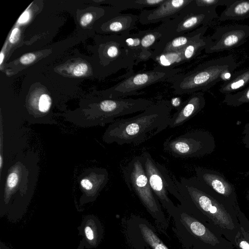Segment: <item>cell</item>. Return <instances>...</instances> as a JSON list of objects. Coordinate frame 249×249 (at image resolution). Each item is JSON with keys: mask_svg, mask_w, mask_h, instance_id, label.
Here are the masks:
<instances>
[{"mask_svg": "<svg viewBox=\"0 0 249 249\" xmlns=\"http://www.w3.org/2000/svg\"><path fill=\"white\" fill-rule=\"evenodd\" d=\"M248 198H249V196Z\"/></svg>", "mask_w": 249, "mask_h": 249, "instance_id": "e575fe53", "label": "cell"}, {"mask_svg": "<svg viewBox=\"0 0 249 249\" xmlns=\"http://www.w3.org/2000/svg\"><path fill=\"white\" fill-rule=\"evenodd\" d=\"M234 0H195L196 5L201 8L216 9L218 6H228Z\"/></svg>", "mask_w": 249, "mask_h": 249, "instance_id": "603a6c76", "label": "cell"}, {"mask_svg": "<svg viewBox=\"0 0 249 249\" xmlns=\"http://www.w3.org/2000/svg\"><path fill=\"white\" fill-rule=\"evenodd\" d=\"M196 171L197 178L222 196L225 203L236 210L239 208L235 202V198L232 195V188L228 182L217 175L205 172L202 169H197Z\"/></svg>", "mask_w": 249, "mask_h": 249, "instance_id": "5bb4252c", "label": "cell"}, {"mask_svg": "<svg viewBox=\"0 0 249 249\" xmlns=\"http://www.w3.org/2000/svg\"><path fill=\"white\" fill-rule=\"evenodd\" d=\"M88 69V67L86 63H79L73 68L72 73L76 76H81L87 72Z\"/></svg>", "mask_w": 249, "mask_h": 249, "instance_id": "484cf974", "label": "cell"}, {"mask_svg": "<svg viewBox=\"0 0 249 249\" xmlns=\"http://www.w3.org/2000/svg\"><path fill=\"white\" fill-rule=\"evenodd\" d=\"M210 37L212 41L204 50L206 53L229 50L246 43L249 37V25L235 24L219 27Z\"/></svg>", "mask_w": 249, "mask_h": 249, "instance_id": "9c48e42d", "label": "cell"}, {"mask_svg": "<svg viewBox=\"0 0 249 249\" xmlns=\"http://www.w3.org/2000/svg\"><path fill=\"white\" fill-rule=\"evenodd\" d=\"M171 109L169 103L161 101L136 116L118 120L108 131V140L120 145L143 142L168 126Z\"/></svg>", "mask_w": 249, "mask_h": 249, "instance_id": "7a4b0ae2", "label": "cell"}, {"mask_svg": "<svg viewBox=\"0 0 249 249\" xmlns=\"http://www.w3.org/2000/svg\"><path fill=\"white\" fill-rule=\"evenodd\" d=\"M237 66L231 54L210 60L187 72L177 75L172 81L171 88L178 94L206 91L223 80Z\"/></svg>", "mask_w": 249, "mask_h": 249, "instance_id": "3957f363", "label": "cell"}, {"mask_svg": "<svg viewBox=\"0 0 249 249\" xmlns=\"http://www.w3.org/2000/svg\"><path fill=\"white\" fill-rule=\"evenodd\" d=\"M141 157L150 187L162 205L168 209L174 207L168 197L169 192L179 200H184L177 189L174 180L165 167L156 161L147 151L143 152Z\"/></svg>", "mask_w": 249, "mask_h": 249, "instance_id": "5b68a950", "label": "cell"}, {"mask_svg": "<svg viewBox=\"0 0 249 249\" xmlns=\"http://www.w3.org/2000/svg\"><path fill=\"white\" fill-rule=\"evenodd\" d=\"M217 18L218 15L216 9L198 7L196 5L195 0H193L176 17L162 22L158 27L162 34L160 41L168 40L193 31L206 26Z\"/></svg>", "mask_w": 249, "mask_h": 249, "instance_id": "277c9868", "label": "cell"}, {"mask_svg": "<svg viewBox=\"0 0 249 249\" xmlns=\"http://www.w3.org/2000/svg\"><path fill=\"white\" fill-rule=\"evenodd\" d=\"M237 216L240 230L235 239L234 248L235 249H249V220L240 209Z\"/></svg>", "mask_w": 249, "mask_h": 249, "instance_id": "e0dca14e", "label": "cell"}, {"mask_svg": "<svg viewBox=\"0 0 249 249\" xmlns=\"http://www.w3.org/2000/svg\"><path fill=\"white\" fill-rule=\"evenodd\" d=\"M182 71L180 68L157 67L152 70L131 74L114 86L110 95L115 98H125L152 84L172 81Z\"/></svg>", "mask_w": 249, "mask_h": 249, "instance_id": "8992f818", "label": "cell"}, {"mask_svg": "<svg viewBox=\"0 0 249 249\" xmlns=\"http://www.w3.org/2000/svg\"><path fill=\"white\" fill-rule=\"evenodd\" d=\"M36 58L35 54L33 53H27L20 58V62L24 65L32 63Z\"/></svg>", "mask_w": 249, "mask_h": 249, "instance_id": "83f0119b", "label": "cell"}, {"mask_svg": "<svg viewBox=\"0 0 249 249\" xmlns=\"http://www.w3.org/2000/svg\"><path fill=\"white\" fill-rule=\"evenodd\" d=\"M218 18L220 21L240 20L249 18V0H234L226 6Z\"/></svg>", "mask_w": 249, "mask_h": 249, "instance_id": "9a60e30c", "label": "cell"}, {"mask_svg": "<svg viewBox=\"0 0 249 249\" xmlns=\"http://www.w3.org/2000/svg\"><path fill=\"white\" fill-rule=\"evenodd\" d=\"M4 58V54L2 52L0 53V65H1L2 63L3 60Z\"/></svg>", "mask_w": 249, "mask_h": 249, "instance_id": "d6a6232c", "label": "cell"}, {"mask_svg": "<svg viewBox=\"0 0 249 249\" xmlns=\"http://www.w3.org/2000/svg\"><path fill=\"white\" fill-rule=\"evenodd\" d=\"M20 32L18 28H14L10 36L9 40L11 43H16L19 39L20 37Z\"/></svg>", "mask_w": 249, "mask_h": 249, "instance_id": "f1b7e54d", "label": "cell"}, {"mask_svg": "<svg viewBox=\"0 0 249 249\" xmlns=\"http://www.w3.org/2000/svg\"><path fill=\"white\" fill-rule=\"evenodd\" d=\"M223 103L233 106L249 103V86L234 94H226Z\"/></svg>", "mask_w": 249, "mask_h": 249, "instance_id": "7402d4cb", "label": "cell"}, {"mask_svg": "<svg viewBox=\"0 0 249 249\" xmlns=\"http://www.w3.org/2000/svg\"><path fill=\"white\" fill-rule=\"evenodd\" d=\"M124 177L127 187L132 190L151 213L157 214L160 207L149 185L141 156L134 157L124 168Z\"/></svg>", "mask_w": 249, "mask_h": 249, "instance_id": "52a82bcc", "label": "cell"}, {"mask_svg": "<svg viewBox=\"0 0 249 249\" xmlns=\"http://www.w3.org/2000/svg\"><path fill=\"white\" fill-rule=\"evenodd\" d=\"M81 185L82 187L87 190H90L93 187V184L91 181L86 178H84L81 180Z\"/></svg>", "mask_w": 249, "mask_h": 249, "instance_id": "4dcf8cb0", "label": "cell"}, {"mask_svg": "<svg viewBox=\"0 0 249 249\" xmlns=\"http://www.w3.org/2000/svg\"><path fill=\"white\" fill-rule=\"evenodd\" d=\"M205 104V100L202 92H197L192 94L177 112L171 116L168 126L174 128L181 125L199 112Z\"/></svg>", "mask_w": 249, "mask_h": 249, "instance_id": "4fadbf2b", "label": "cell"}, {"mask_svg": "<svg viewBox=\"0 0 249 249\" xmlns=\"http://www.w3.org/2000/svg\"><path fill=\"white\" fill-rule=\"evenodd\" d=\"M193 0H165L154 9L144 10L139 16V21L142 24L165 22L176 17Z\"/></svg>", "mask_w": 249, "mask_h": 249, "instance_id": "8fae6325", "label": "cell"}, {"mask_svg": "<svg viewBox=\"0 0 249 249\" xmlns=\"http://www.w3.org/2000/svg\"><path fill=\"white\" fill-rule=\"evenodd\" d=\"M165 0H116L112 4L116 9L122 11L131 9H142L146 7L158 6Z\"/></svg>", "mask_w": 249, "mask_h": 249, "instance_id": "d6986e66", "label": "cell"}, {"mask_svg": "<svg viewBox=\"0 0 249 249\" xmlns=\"http://www.w3.org/2000/svg\"><path fill=\"white\" fill-rule=\"evenodd\" d=\"M181 217L203 249H234L232 244L209 222L199 221L185 213H182Z\"/></svg>", "mask_w": 249, "mask_h": 249, "instance_id": "ba28073f", "label": "cell"}, {"mask_svg": "<svg viewBox=\"0 0 249 249\" xmlns=\"http://www.w3.org/2000/svg\"><path fill=\"white\" fill-rule=\"evenodd\" d=\"M84 233L89 243L91 245H95L97 238L96 228L94 221L89 220L84 227Z\"/></svg>", "mask_w": 249, "mask_h": 249, "instance_id": "cb8c5ba5", "label": "cell"}, {"mask_svg": "<svg viewBox=\"0 0 249 249\" xmlns=\"http://www.w3.org/2000/svg\"><path fill=\"white\" fill-rule=\"evenodd\" d=\"M201 134L188 132L177 137L167 139L163 144L164 151L178 158L196 157L204 151V142Z\"/></svg>", "mask_w": 249, "mask_h": 249, "instance_id": "30bf717a", "label": "cell"}, {"mask_svg": "<svg viewBox=\"0 0 249 249\" xmlns=\"http://www.w3.org/2000/svg\"><path fill=\"white\" fill-rule=\"evenodd\" d=\"M249 84V68L241 70L232 74L221 85L219 91L229 94L242 89Z\"/></svg>", "mask_w": 249, "mask_h": 249, "instance_id": "2e32d148", "label": "cell"}, {"mask_svg": "<svg viewBox=\"0 0 249 249\" xmlns=\"http://www.w3.org/2000/svg\"><path fill=\"white\" fill-rule=\"evenodd\" d=\"M18 177L15 172L9 174L7 179V185L10 189H13L18 184Z\"/></svg>", "mask_w": 249, "mask_h": 249, "instance_id": "4316f807", "label": "cell"}, {"mask_svg": "<svg viewBox=\"0 0 249 249\" xmlns=\"http://www.w3.org/2000/svg\"><path fill=\"white\" fill-rule=\"evenodd\" d=\"M208 27L201 26L193 31L179 36L168 40L159 41L152 49L151 58L164 53L179 52L190 43L204 36Z\"/></svg>", "mask_w": 249, "mask_h": 249, "instance_id": "7c38bea8", "label": "cell"}, {"mask_svg": "<svg viewBox=\"0 0 249 249\" xmlns=\"http://www.w3.org/2000/svg\"><path fill=\"white\" fill-rule=\"evenodd\" d=\"M29 18V14L28 11H25L18 19V22L19 23H23L26 22Z\"/></svg>", "mask_w": 249, "mask_h": 249, "instance_id": "1f68e13d", "label": "cell"}, {"mask_svg": "<svg viewBox=\"0 0 249 249\" xmlns=\"http://www.w3.org/2000/svg\"><path fill=\"white\" fill-rule=\"evenodd\" d=\"M212 41L210 36H203L190 43L182 50V61H189L196 57Z\"/></svg>", "mask_w": 249, "mask_h": 249, "instance_id": "ac0fdd59", "label": "cell"}, {"mask_svg": "<svg viewBox=\"0 0 249 249\" xmlns=\"http://www.w3.org/2000/svg\"><path fill=\"white\" fill-rule=\"evenodd\" d=\"M51 106V98L47 94H42L39 98L38 103L39 110L41 112H47Z\"/></svg>", "mask_w": 249, "mask_h": 249, "instance_id": "d4e9b609", "label": "cell"}, {"mask_svg": "<svg viewBox=\"0 0 249 249\" xmlns=\"http://www.w3.org/2000/svg\"><path fill=\"white\" fill-rule=\"evenodd\" d=\"M177 189L184 199H189L233 246L240 226L238 210L227 205L201 189L194 178L174 179Z\"/></svg>", "mask_w": 249, "mask_h": 249, "instance_id": "6da1fadb", "label": "cell"}, {"mask_svg": "<svg viewBox=\"0 0 249 249\" xmlns=\"http://www.w3.org/2000/svg\"><path fill=\"white\" fill-rule=\"evenodd\" d=\"M93 19V15L90 13L85 14L81 18L80 24L83 26H86Z\"/></svg>", "mask_w": 249, "mask_h": 249, "instance_id": "f546056e", "label": "cell"}, {"mask_svg": "<svg viewBox=\"0 0 249 249\" xmlns=\"http://www.w3.org/2000/svg\"><path fill=\"white\" fill-rule=\"evenodd\" d=\"M139 34L141 38V45L143 52L152 53L154 46L162 37V34L158 27L145 31H140Z\"/></svg>", "mask_w": 249, "mask_h": 249, "instance_id": "ffe728a7", "label": "cell"}, {"mask_svg": "<svg viewBox=\"0 0 249 249\" xmlns=\"http://www.w3.org/2000/svg\"><path fill=\"white\" fill-rule=\"evenodd\" d=\"M2 158L1 156H0V168L2 167Z\"/></svg>", "mask_w": 249, "mask_h": 249, "instance_id": "836d02e7", "label": "cell"}, {"mask_svg": "<svg viewBox=\"0 0 249 249\" xmlns=\"http://www.w3.org/2000/svg\"><path fill=\"white\" fill-rule=\"evenodd\" d=\"M140 228L144 239L153 249H168L154 231L146 225L141 224Z\"/></svg>", "mask_w": 249, "mask_h": 249, "instance_id": "44dd1931", "label": "cell"}]
</instances>
